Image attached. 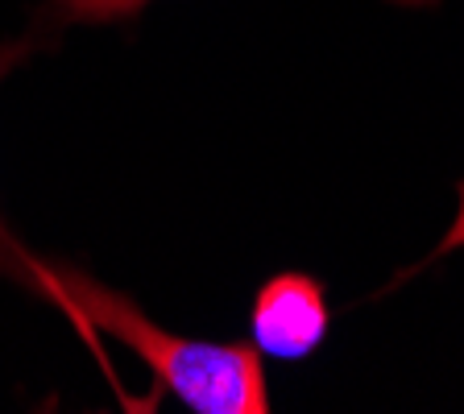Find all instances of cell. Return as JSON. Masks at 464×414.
Here are the masks:
<instances>
[{
    "instance_id": "cell-1",
    "label": "cell",
    "mask_w": 464,
    "mask_h": 414,
    "mask_svg": "<svg viewBox=\"0 0 464 414\" xmlns=\"http://www.w3.org/2000/svg\"><path fill=\"white\" fill-rule=\"evenodd\" d=\"M0 274L25 282L96 332H108L150 365V373L195 414H270V390L253 344H216L158 328L129 294L96 282L87 270L25 253L0 228Z\"/></svg>"
},
{
    "instance_id": "cell-2",
    "label": "cell",
    "mask_w": 464,
    "mask_h": 414,
    "mask_svg": "<svg viewBox=\"0 0 464 414\" xmlns=\"http://www.w3.org/2000/svg\"><path fill=\"white\" fill-rule=\"evenodd\" d=\"M328 294L311 274L286 270L257 290L249 311L253 348L274 361H307L328 336Z\"/></svg>"
},
{
    "instance_id": "cell-3",
    "label": "cell",
    "mask_w": 464,
    "mask_h": 414,
    "mask_svg": "<svg viewBox=\"0 0 464 414\" xmlns=\"http://www.w3.org/2000/svg\"><path fill=\"white\" fill-rule=\"evenodd\" d=\"M150 0H46V17L54 25H112V21L137 17ZM402 9H427L440 0H390Z\"/></svg>"
},
{
    "instance_id": "cell-4",
    "label": "cell",
    "mask_w": 464,
    "mask_h": 414,
    "mask_svg": "<svg viewBox=\"0 0 464 414\" xmlns=\"http://www.w3.org/2000/svg\"><path fill=\"white\" fill-rule=\"evenodd\" d=\"M29 50H34V46H29V42H17V46H9V50H0V79L9 75V71H13V67H17L21 58H25V54H29Z\"/></svg>"
}]
</instances>
